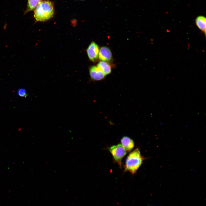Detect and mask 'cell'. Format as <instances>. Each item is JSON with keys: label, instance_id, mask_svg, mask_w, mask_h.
I'll return each mask as SVG.
<instances>
[{"label": "cell", "instance_id": "6da1fadb", "mask_svg": "<svg viewBox=\"0 0 206 206\" xmlns=\"http://www.w3.org/2000/svg\"><path fill=\"white\" fill-rule=\"evenodd\" d=\"M54 14V3L49 0L41 1L35 9L34 17L38 21H44L52 18Z\"/></svg>", "mask_w": 206, "mask_h": 206}, {"label": "cell", "instance_id": "7a4b0ae2", "mask_svg": "<svg viewBox=\"0 0 206 206\" xmlns=\"http://www.w3.org/2000/svg\"><path fill=\"white\" fill-rule=\"evenodd\" d=\"M144 157L141 155L138 148H136L128 155L126 160L125 171L134 174L141 166Z\"/></svg>", "mask_w": 206, "mask_h": 206}, {"label": "cell", "instance_id": "3957f363", "mask_svg": "<svg viewBox=\"0 0 206 206\" xmlns=\"http://www.w3.org/2000/svg\"><path fill=\"white\" fill-rule=\"evenodd\" d=\"M108 149L114 160L121 167L122 160L127 153L126 150L120 144L112 146Z\"/></svg>", "mask_w": 206, "mask_h": 206}, {"label": "cell", "instance_id": "277c9868", "mask_svg": "<svg viewBox=\"0 0 206 206\" xmlns=\"http://www.w3.org/2000/svg\"><path fill=\"white\" fill-rule=\"evenodd\" d=\"M99 48L98 45L94 42H92L88 47L86 51L89 59L95 62L98 57Z\"/></svg>", "mask_w": 206, "mask_h": 206}, {"label": "cell", "instance_id": "5b68a950", "mask_svg": "<svg viewBox=\"0 0 206 206\" xmlns=\"http://www.w3.org/2000/svg\"><path fill=\"white\" fill-rule=\"evenodd\" d=\"M89 74L92 80L96 81L103 80L106 76L98 66H95L90 68Z\"/></svg>", "mask_w": 206, "mask_h": 206}, {"label": "cell", "instance_id": "8992f818", "mask_svg": "<svg viewBox=\"0 0 206 206\" xmlns=\"http://www.w3.org/2000/svg\"><path fill=\"white\" fill-rule=\"evenodd\" d=\"M99 59L101 61L109 62L112 58V54L110 49L106 46H102L100 49L99 52Z\"/></svg>", "mask_w": 206, "mask_h": 206}, {"label": "cell", "instance_id": "52a82bcc", "mask_svg": "<svg viewBox=\"0 0 206 206\" xmlns=\"http://www.w3.org/2000/svg\"><path fill=\"white\" fill-rule=\"evenodd\" d=\"M121 145L126 151L130 152L134 146L133 140L127 136L123 137L121 140Z\"/></svg>", "mask_w": 206, "mask_h": 206}, {"label": "cell", "instance_id": "ba28073f", "mask_svg": "<svg viewBox=\"0 0 206 206\" xmlns=\"http://www.w3.org/2000/svg\"><path fill=\"white\" fill-rule=\"evenodd\" d=\"M196 24L198 28L206 35V19L203 16L197 17L195 19Z\"/></svg>", "mask_w": 206, "mask_h": 206}, {"label": "cell", "instance_id": "9c48e42d", "mask_svg": "<svg viewBox=\"0 0 206 206\" xmlns=\"http://www.w3.org/2000/svg\"><path fill=\"white\" fill-rule=\"evenodd\" d=\"M104 72L106 75L110 74L111 72V68L110 65L107 62L101 61L97 66Z\"/></svg>", "mask_w": 206, "mask_h": 206}, {"label": "cell", "instance_id": "30bf717a", "mask_svg": "<svg viewBox=\"0 0 206 206\" xmlns=\"http://www.w3.org/2000/svg\"><path fill=\"white\" fill-rule=\"evenodd\" d=\"M42 0H28L27 7L24 14L34 10Z\"/></svg>", "mask_w": 206, "mask_h": 206}, {"label": "cell", "instance_id": "8fae6325", "mask_svg": "<svg viewBox=\"0 0 206 206\" xmlns=\"http://www.w3.org/2000/svg\"><path fill=\"white\" fill-rule=\"evenodd\" d=\"M17 93L19 96L21 97L26 98L27 96V94L26 90L23 88L19 89L17 90Z\"/></svg>", "mask_w": 206, "mask_h": 206}, {"label": "cell", "instance_id": "7c38bea8", "mask_svg": "<svg viewBox=\"0 0 206 206\" xmlns=\"http://www.w3.org/2000/svg\"><path fill=\"white\" fill-rule=\"evenodd\" d=\"M153 206V205H152V206Z\"/></svg>", "mask_w": 206, "mask_h": 206}]
</instances>
